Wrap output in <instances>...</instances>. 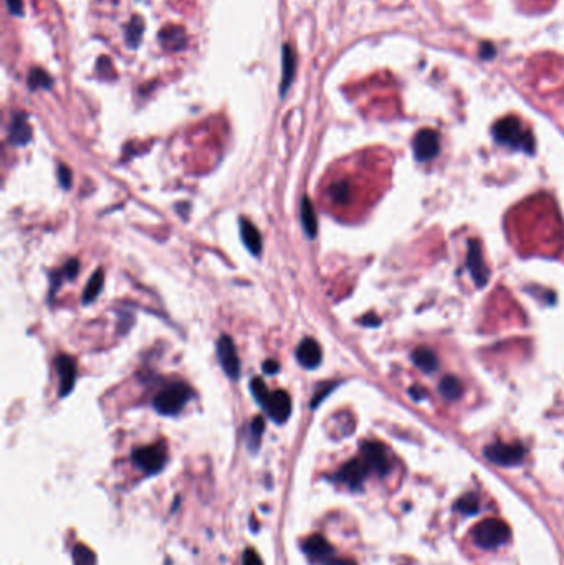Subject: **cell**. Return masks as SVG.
I'll return each mask as SVG.
<instances>
[{
  "mask_svg": "<svg viewBox=\"0 0 564 565\" xmlns=\"http://www.w3.org/2000/svg\"><path fill=\"white\" fill-rule=\"evenodd\" d=\"M240 235H242V242L243 245L247 247V250L252 253V255L260 256L261 255V235L259 230L252 221H248L247 219H240Z\"/></svg>",
  "mask_w": 564,
  "mask_h": 565,
  "instance_id": "obj_16",
  "label": "cell"
},
{
  "mask_svg": "<svg viewBox=\"0 0 564 565\" xmlns=\"http://www.w3.org/2000/svg\"><path fill=\"white\" fill-rule=\"evenodd\" d=\"M217 357L220 367L232 381L240 377V360H238L237 349L233 341L229 336H222L217 342Z\"/></svg>",
  "mask_w": 564,
  "mask_h": 565,
  "instance_id": "obj_9",
  "label": "cell"
},
{
  "mask_svg": "<svg viewBox=\"0 0 564 565\" xmlns=\"http://www.w3.org/2000/svg\"><path fill=\"white\" fill-rule=\"evenodd\" d=\"M495 55V48L491 43H484L482 45V57L484 58H491Z\"/></svg>",
  "mask_w": 564,
  "mask_h": 565,
  "instance_id": "obj_35",
  "label": "cell"
},
{
  "mask_svg": "<svg viewBox=\"0 0 564 565\" xmlns=\"http://www.w3.org/2000/svg\"><path fill=\"white\" fill-rule=\"evenodd\" d=\"M306 555H310L311 559L318 560L323 565H326L329 560H331L335 555H333V547L328 544V541L324 539L323 536H311L310 539H306L303 545Z\"/></svg>",
  "mask_w": 564,
  "mask_h": 565,
  "instance_id": "obj_14",
  "label": "cell"
},
{
  "mask_svg": "<svg viewBox=\"0 0 564 565\" xmlns=\"http://www.w3.org/2000/svg\"><path fill=\"white\" fill-rule=\"evenodd\" d=\"M295 70H296V57H295V52L285 45L283 47V80H282V94L287 93L288 87L291 85L293 81V76H295Z\"/></svg>",
  "mask_w": 564,
  "mask_h": 565,
  "instance_id": "obj_19",
  "label": "cell"
},
{
  "mask_svg": "<svg viewBox=\"0 0 564 565\" xmlns=\"http://www.w3.org/2000/svg\"><path fill=\"white\" fill-rule=\"evenodd\" d=\"M78 260H70L68 263L63 266V271H62V277L66 278V279H75L76 273H78Z\"/></svg>",
  "mask_w": 564,
  "mask_h": 565,
  "instance_id": "obj_29",
  "label": "cell"
},
{
  "mask_svg": "<svg viewBox=\"0 0 564 565\" xmlns=\"http://www.w3.org/2000/svg\"><path fill=\"white\" fill-rule=\"evenodd\" d=\"M58 180H60V185L65 191H68L71 187V182H73V179H71V170L70 167H66L65 164H60L58 166Z\"/></svg>",
  "mask_w": 564,
  "mask_h": 565,
  "instance_id": "obj_28",
  "label": "cell"
},
{
  "mask_svg": "<svg viewBox=\"0 0 564 565\" xmlns=\"http://www.w3.org/2000/svg\"><path fill=\"white\" fill-rule=\"evenodd\" d=\"M462 383L457 377H452V375H447V377L442 379L440 382V393L444 395V399L447 400H457L462 397Z\"/></svg>",
  "mask_w": 564,
  "mask_h": 565,
  "instance_id": "obj_21",
  "label": "cell"
},
{
  "mask_svg": "<svg viewBox=\"0 0 564 565\" xmlns=\"http://www.w3.org/2000/svg\"><path fill=\"white\" fill-rule=\"evenodd\" d=\"M7 6L15 15H20L22 10H24V2L22 0H7Z\"/></svg>",
  "mask_w": 564,
  "mask_h": 565,
  "instance_id": "obj_32",
  "label": "cell"
},
{
  "mask_svg": "<svg viewBox=\"0 0 564 565\" xmlns=\"http://www.w3.org/2000/svg\"><path fill=\"white\" fill-rule=\"evenodd\" d=\"M143 30H144L143 22H141V19H139V17H136V19H134V24L131 22L129 27H128V42H129V45H138L139 40H141Z\"/></svg>",
  "mask_w": 564,
  "mask_h": 565,
  "instance_id": "obj_26",
  "label": "cell"
},
{
  "mask_svg": "<svg viewBox=\"0 0 564 565\" xmlns=\"http://www.w3.org/2000/svg\"><path fill=\"white\" fill-rule=\"evenodd\" d=\"M485 456L491 463L500 464V467H515L525 458V448L521 445L493 443L485 448Z\"/></svg>",
  "mask_w": 564,
  "mask_h": 565,
  "instance_id": "obj_6",
  "label": "cell"
},
{
  "mask_svg": "<svg viewBox=\"0 0 564 565\" xmlns=\"http://www.w3.org/2000/svg\"><path fill=\"white\" fill-rule=\"evenodd\" d=\"M361 324H364V326H379V324H381V319L377 318L376 314H368V316H364L363 319H361Z\"/></svg>",
  "mask_w": 564,
  "mask_h": 565,
  "instance_id": "obj_34",
  "label": "cell"
},
{
  "mask_svg": "<svg viewBox=\"0 0 564 565\" xmlns=\"http://www.w3.org/2000/svg\"><path fill=\"white\" fill-rule=\"evenodd\" d=\"M473 539L484 549H496L509 539V527L500 519H485L473 529Z\"/></svg>",
  "mask_w": 564,
  "mask_h": 565,
  "instance_id": "obj_4",
  "label": "cell"
},
{
  "mask_svg": "<svg viewBox=\"0 0 564 565\" xmlns=\"http://www.w3.org/2000/svg\"><path fill=\"white\" fill-rule=\"evenodd\" d=\"M75 565H96V555L85 544H76L73 549Z\"/></svg>",
  "mask_w": 564,
  "mask_h": 565,
  "instance_id": "obj_22",
  "label": "cell"
},
{
  "mask_svg": "<svg viewBox=\"0 0 564 565\" xmlns=\"http://www.w3.org/2000/svg\"><path fill=\"white\" fill-rule=\"evenodd\" d=\"M455 508H457L462 514H475L478 511V499L473 494L463 496V498H460L457 501Z\"/></svg>",
  "mask_w": 564,
  "mask_h": 565,
  "instance_id": "obj_25",
  "label": "cell"
},
{
  "mask_svg": "<svg viewBox=\"0 0 564 565\" xmlns=\"http://www.w3.org/2000/svg\"><path fill=\"white\" fill-rule=\"evenodd\" d=\"M242 565H263V564H261L260 555L256 554L254 549H247L245 554H243Z\"/></svg>",
  "mask_w": 564,
  "mask_h": 565,
  "instance_id": "obj_30",
  "label": "cell"
},
{
  "mask_svg": "<svg viewBox=\"0 0 564 565\" xmlns=\"http://www.w3.org/2000/svg\"><path fill=\"white\" fill-rule=\"evenodd\" d=\"M263 430H265L263 418L261 417L254 418V422L250 423V428H248V432H250V441L254 443V446H256L260 443V438H261V435H263Z\"/></svg>",
  "mask_w": 564,
  "mask_h": 565,
  "instance_id": "obj_27",
  "label": "cell"
},
{
  "mask_svg": "<svg viewBox=\"0 0 564 565\" xmlns=\"http://www.w3.org/2000/svg\"><path fill=\"white\" fill-rule=\"evenodd\" d=\"M296 359L305 369H308V370L317 369V367H319V364H321V359H323L321 347H319V344L314 341V339L306 337L296 347Z\"/></svg>",
  "mask_w": 564,
  "mask_h": 565,
  "instance_id": "obj_12",
  "label": "cell"
},
{
  "mask_svg": "<svg viewBox=\"0 0 564 565\" xmlns=\"http://www.w3.org/2000/svg\"><path fill=\"white\" fill-rule=\"evenodd\" d=\"M414 154L419 162H427L439 154L440 151V138L434 129H422L419 131L414 138Z\"/></svg>",
  "mask_w": 564,
  "mask_h": 565,
  "instance_id": "obj_10",
  "label": "cell"
},
{
  "mask_svg": "<svg viewBox=\"0 0 564 565\" xmlns=\"http://www.w3.org/2000/svg\"><path fill=\"white\" fill-rule=\"evenodd\" d=\"M361 458L366 461L369 469L377 473L379 476H386L391 469L389 456L381 443L377 441H366L361 446Z\"/></svg>",
  "mask_w": 564,
  "mask_h": 565,
  "instance_id": "obj_7",
  "label": "cell"
},
{
  "mask_svg": "<svg viewBox=\"0 0 564 565\" xmlns=\"http://www.w3.org/2000/svg\"><path fill=\"white\" fill-rule=\"evenodd\" d=\"M369 471L371 469H369L366 461L359 456V458H354L347 461L346 464H342L340 471L336 473V479L342 483V485L351 487V490H358L366 481Z\"/></svg>",
  "mask_w": 564,
  "mask_h": 565,
  "instance_id": "obj_8",
  "label": "cell"
},
{
  "mask_svg": "<svg viewBox=\"0 0 564 565\" xmlns=\"http://www.w3.org/2000/svg\"><path fill=\"white\" fill-rule=\"evenodd\" d=\"M278 370H280V364L277 362V360L270 359V360H267V362L263 364V372L267 374V375H273V374H277Z\"/></svg>",
  "mask_w": 564,
  "mask_h": 565,
  "instance_id": "obj_31",
  "label": "cell"
},
{
  "mask_svg": "<svg viewBox=\"0 0 564 565\" xmlns=\"http://www.w3.org/2000/svg\"><path fill=\"white\" fill-rule=\"evenodd\" d=\"M329 197H331V200L335 203H347L351 198L349 184L345 182V180L333 184L331 189H329Z\"/></svg>",
  "mask_w": 564,
  "mask_h": 565,
  "instance_id": "obj_23",
  "label": "cell"
},
{
  "mask_svg": "<svg viewBox=\"0 0 564 565\" xmlns=\"http://www.w3.org/2000/svg\"><path fill=\"white\" fill-rule=\"evenodd\" d=\"M467 265H468V268H470L472 278H473V281H475L477 286L478 288L485 286V284L489 283L490 271H489V268H486V265L484 261L482 247H480V242H478V240H472V242H468Z\"/></svg>",
  "mask_w": 564,
  "mask_h": 565,
  "instance_id": "obj_11",
  "label": "cell"
},
{
  "mask_svg": "<svg viewBox=\"0 0 564 565\" xmlns=\"http://www.w3.org/2000/svg\"><path fill=\"white\" fill-rule=\"evenodd\" d=\"M409 395L412 397V399L416 402H421L422 399H426V397H427V392L424 390L422 387H412L409 390Z\"/></svg>",
  "mask_w": 564,
  "mask_h": 565,
  "instance_id": "obj_33",
  "label": "cell"
},
{
  "mask_svg": "<svg viewBox=\"0 0 564 565\" xmlns=\"http://www.w3.org/2000/svg\"><path fill=\"white\" fill-rule=\"evenodd\" d=\"M103 283H105V273H103V270H98L96 273L89 278L87 288H85L83 298H81L83 304H89V302H93L94 300H96L98 295L101 293V289H103Z\"/></svg>",
  "mask_w": 564,
  "mask_h": 565,
  "instance_id": "obj_20",
  "label": "cell"
},
{
  "mask_svg": "<svg viewBox=\"0 0 564 565\" xmlns=\"http://www.w3.org/2000/svg\"><path fill=\"white\" fill-rule=\"evenodd\" d=\"M250 392L275 423H285L291 415V399L285 390L268 392L261 379L250 382Z\"/></svg>",
  "mask_w": 564,
  "mask_h": 565,
  "instance_id": "obj_1",
  "label": "cell"
},
{
  "mask_svg": "<svg viewBox=\"0 0 564 565\" xmlns=\"http://www.w3.org/2000/svg\"><path fill=\"white\" fill-rule=\"evenodd\" d=\"M493 135L500 144H505V146H509L513 149H523V151L530 154L535 149L533 135H531L530 131L523 128L520 119H516L513 116L500 119L493 126Z\"/></svg>",
  "mask_w": 564,
  "mask_h": 565,
  "instance_id": "obj_2",
  "label": "cell"
},
{
  "mask_svg": "<svg viewBox=\"0 0 564 565\" xmlns=\"http://www.w3.org/2000/svg\"><path fill=\"white\" fill-rule=\"evenodd\" d=\"M412 362L416 364L422 372L427 374L435 372V370L439 369V360H437L434 352L427 349V347H419V349L412 352Z\"/></svg>",
  "mask_w": 564,
  "mask_h": 565,
  "instance_id": "obj_18",
  "label": "cell"
},
{
  "mask_svg": "<svg viewBox=\"0 0 564 565\" xmlns=\"http://www.w3.org/2000/svg\"><path fill=\"white\" fill-rule=\"evenodd\" d=\"M192 395L194 393L191 387L182 382H178L157 393L152 404H154L156 412H159L161 415H178L191 400Z\"/></svg>",
  "mask_w": 564,
  "mask_h": 565,
  "instance_id": "obj_3",
  "label": "cell"
},
{
  "mask_svg": "<svg viewBox=\"0 0 564 565\" xmlns=\"http://www.w3.org/2000/svg\"><path fill=\"white\" fill-rule=\"evenodd\" d=\"M57 372L60 375V397L68 395L75 386L76 364L70 355H58L55 359Z\"/></svg>",
  "mask_w": 564,
  "mask_h": 565,
  "instance_id": "obj_13",
  "label": "cell"
},
{
  "mask_svg": "<svg viewBox=\"0 0 564 565\" xmlns=\"http://www.w3.org/2000/svg\"><path fill=\"white\" fill-rule=\"evenodd\" d=\"M166 460V450L162 445H152L144 446V448H138L133 453V461L139 469H143L146 474H156L164 468Z\"/></svg>",
  "mask_w": 564,
  "mask_h": 565,
  "instance_id": "obj_5",
  "label": "cell"
},
{
  "mask_svg": "<svg viewBox=\"0 0 564 565\" xmlns=\"http://www.w3.org/2000/svg\"><path fill=\"white\" fill-rule=\"evenodd\" d=\"M300 217H301V227H303V232L306 233V237L313 240L318 233V220H317V214H314L313 203H311L310 197H303V200H301Z\"/></svg>",
  "mask_w": 564,
  "mask_h": 565,
  "instance_id": "obj_17",
  "label": "cell"
},
{
  "mask_svg": "<svg viewBox=\"0 0 564 565\" xmlns=\"http://www.w3.org/2000/svg\"><path fill=\"white\" fill-rule=\"evenodd\" d=\"M29 83H30L31 89L50 88V87H52V78H50V76L45 73L43 70H40V68H35V70H31V73L29 76Z\"/></svg>",
  "mask_w": 564,
  "mask_h": 565,
  "instance_id": "obj_24",
  "label": "cell"
},
{
  "mask_svg": "<svg viewBox=\"0 0 564 565\" xmlns=\"http://www.w3.org/2000/svg\"><path fill=\"white\" fill-rule=\"evenodd\" d=\"M8 138H10V142L13 146H25V144L30 142L31 128L24 112H19V115L13 116L10 129H8Z\"/></svg>",
  "mask_w": 564,
  "mask_h": 565,
  "instance_id": "obj_15",
  "label": "cell"
}]
</instances>
